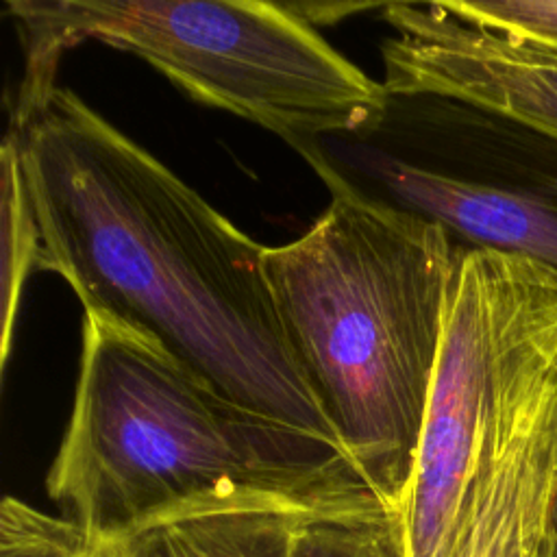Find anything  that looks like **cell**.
Returning <instances> with one entry per match:
<instances>
[{"label":"cell","mask_w":557,"mask_h":557,"mask_svg":"<svg viewBox=\"0 0 557 557\" xmlns=\"http://www.w3.org/2000/svg\"><path fill=\"white\" fill-rule=\"evenodd\" d=\"M7 135L39 270L63 276L83 313L135 329L235 403L339 446L278 320L265 246L70 89H20Z\"/></svg>","instance_id":"cell-1"},{"label":"cell","mask_w":557,"mask_h":557,"mask_svg":"<svg viewBox=\"0 0 557 557\" xmlns=\"http://www.w3.org/2000/svg\"><path fill=\"white\" fill-rule=\"evenodd\" d=\"M46 490L65 518L113 540L226 505L385 507L337 444L235 403L150 337L96 313H83L74 405Z\"/></svg>","instance_id":"cell-2"},{"label":"cell","mask_w":557,"mask_h":557,"mask_svg":"<svg viewBox=\"0 0 557 557\" xmlns=\"http://www.w3.org/2000/svg\"><path fill=\"white\" fill-rule=\"evenodd\" d=\"M309 163L331 189L298 239L263 250L289 348L339 446L400 513L437 370L444 309L466 244Z\"/></svg>","instance_id":"cell-3"},{"label":"cell","mask_w":557,"mask_h":557,"mask_svg":"<svg viewBox=\"0 0 557 557\" xmlns=\"http://www.w3.org/2000/svg\"><path fill=\"white\" fill-rule=\"evenodd\" d=\"M7 9L26 50V89L54 83L61 52L96 39L139 57L189 98L276 133L305 159L326 137L376 131L389 109L383 83L331 48L292 4L11 0Z\"/></svg>","instance_id":"cell-4"},{"label":"cell","mask_w":557,"mask_h":557,"mask_svg":"<svg viewBox=\"0 0 557 557\" xmlns=\"http://www.w3.org/2000/svg\"><path fill=\"white\" fill-rule=\"evenodd\" d=\"M418 98L433 120L426 157L357 148L352 170L370 181L357 187L466 246L557 270V137L459 100Z\"/></svg>","instance_id":"cell-5"},{"label":"cell","mask_w":557,"mask_h":557,"mask_svg":"<svg viewBox=\"0 0 557 557\" xmlns=\"http://www.w3.org/2000/svg\"><path fill=\"white\" fill-rule=\"evenodd\" d=\"M383 17L389 98H448L557 137V57L509 33L483 26L453 2H392Z\"/></svg>","instance_id":"cell-6"},{"label":"cell","mask_w":557,"mask_h":557,"mask_svg":"<svg viewBox=\"0 0 557 557\" xmlns=\"http://www.w3.org/2000/svg\"><path fill=\"white\" fill-rule=\"evenodd\" d=\"M442 557H557V385L485 442Z\"/></svg>","instance_id":"cell-7"},{"label":"cell","mask_w":557,"mask_h":557,"mask_svg":"<svg viewBox=\"0 0 557 557\" xmlns=\"http://www.w3.org/2000/svg\"><path fill=\"white\" fill-rule=\"evenodd\" d=\"M311 516L283 505H226L168 516L122 537L126 557H296Z\"/></svg>","instance_id":"cell-8"},{"label":"cell","mask_w":557,"mask_h":557,"mask_svg":"<svg viewBox=\"0 0 557 557\" xmlns=\"http://www.w3.org/2000/svg\"><path fill=\"white\" fill-rule=\"evenodd\" d=\"M0 194H2V300H0V363L7 366L17 320V307L26 278L39 270L41 237L35 209L28 196L17 146L4 135L0 148Z\"/></svg>","instance_id":"cell-9"},{"label":"cell","mask_w":557,"mask_h":557,"mask_svg":"<svg viewBox=\"0 0 557 557\" xmlns=\"http://www.w3.org/2000/svg\"><path fill=\"white\" fill-rule=\"evenodd\" d=\"M0 557H126L124 542L85 531L7 496L0 507Z\"/></svg>","instance_id":"cell-10"},{"label":"cell","mask_w":557,"mask_h":557,"mask_svg":"<svg viewBox=\"0 0 557 557\" xmlns=\"http://www.w3.org/2000/svg\"><path fill=\"white\" fill-rule=\"evenodd\" d=\"M296 557H409L400 513L385 507L311 516L296 540Z\"/></svg>","instance_id":"cell-11"},{"label":"cell","mask_w":557,"mask_h":557,"mask_svg":"<svg viewBox=\"0 0 557 557\" xmlns=\"http://www.w3.org/2000/svg\"><path fill=\"white\" fill-rule=\"evenodd\" d=\"M542 48H544V46H542ZM546 50H548L553 57H557V50H550V48H546Z\"/></svg>","instance_id":"cell-12"}]
</instances>
